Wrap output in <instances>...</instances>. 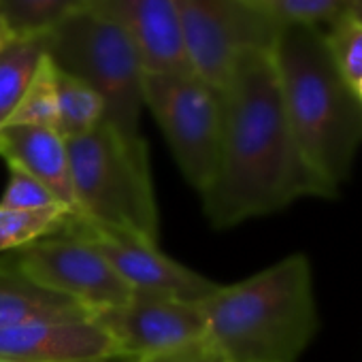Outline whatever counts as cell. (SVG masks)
Here are the masks:
<instances>
[{
	"label": "cell",
	"mask_w": 362,
	"mask_h": 362,
	"mask_svg": "<svg viewBox=\"0 0 362 362\" xmlns=\"http://www.w3.org/2000/svg\"><path fill=\"white\" fill-rule=\"evenodd\" d=\"M66 226L81 233L107 258L132 294L205 303L220 288L218 281L162 254L158 245H147L136 239L96 228L77 216H71Z\"/></svg>",
	"instance_id": "10"
},
{
	"label": "cell",
	"mask_w": 362,
	"mask_h": 362,
	"mask_svg": "<svg viewBox=\"0 0 362 362\" xmlns=\"http://www.w3.org/2000/svg\"><path fill=\"white\" fill-rule=\"evenodd\" d=\"M58 132L69 141L94 130L105 119L100 96L79 77L56 66Z\"/></svg>",
	"instance_id": "16"
},
{
	"label": "cell",
	"mask_w": 362,
	"mask_h": 362,
	"mask_svg": "<svg viewBox=\"0 0 362 362\" xmlns=\"http://www.w3.org/2000/svg\"><path fill=\"white\" fill-rule=\"evenodd\" d=\"M77 218L96 228L158 245L160 218L149 173L147 145L124 141L100 122L66 141Z\"/></svg>",
	"instance_id": "4"
},
{
	"label": "cell",
	"mask_w": 362,
	"mask_h": 362,
	"mask_svg": "<svg viewBox=\"0 0 362 362\" xmlns=\"http://www.w3.org/2000/svg\"><path fill=\"white\" fill-rule=\"evenodd\" d=\"M45 52L58 69L79 77L100 96L107 126L132 145H147L141 134L145 71L119 28L79 11L45 35Z\"/></svg>",
	"instance_id": "5"
},
{
	"label": "cell",
	"mask_w": 362,
	"mask_h": 362,
	"mask_svg": "<svg viewBox=\"0 0 362 362\" xmlns=\"http://www.w3.org/2000/svg\"><path fill=\"white\" fill-rule=\"evenodd\" d=\"M220 98V158L209 188L201 194L214 228L277 214L298 199L337 197L300 153L269 49L239 54Z\"/></svg>",
	"instance_id": "1"
},
{
	"label": "cell",
	"mask_w": 362,
	"mask_h": 362,
	"mask_svg": "<svg viewBox=\"0 0 362 362\" xmlns=\"http://www.w3.org/2000/svg\"><path fill=\"white\" fill-rule=\"evenodd\" d=\"M271 60L300 153L337 192L362 143V105L334 66L317 26H281Z\"/></svg>",
	"instance_id": "2"
},
{
	"label": "cell",
	"mask_w": 362,
	"mask_h": 362,
	"mask_svg": "<svg viewBox=\"0 0 362 362\" xmlns=\"http://www.w3.org/2000/svg\"><path fill=\"white\" fill-rule=\"evenodd\" d=\"M119 362H222L220 356L216 354V349L209 345L207 339L177 347L164 354H156V356H147V358H122Z\"/></svg>",
	"instance_id": "23"
},
{
	"label": "cell",
	"mask_w": 362,
	"mask_h": 362,
	"mask_svg": "<svg viewBox=\"0 0 362 362\" xmlns=\"http://www.w3.org/2000/svg\"><path fill=\"white\" fill-rule=\"evenodd\" d=\"M122 358H109V360H86V362H119Z\"/></svg>",
	"instance_id": "27"
},
{
	"label": "cell",
	"mask_w": 362,
	"mask_h": 362,
	"mask_svg": "<svg viewBox=\"0 0 362 362\" xmlns=\"http://www.w3.org/2000/svg\"><path fill=\"white\" fill-rule=\"evenodd\" d=\"M66 320H92V315L79 303L26 277L11 258L0 260V328Z\"/></svg>",
	"instance_id": "14"
},
{
	"label": "cell",
	"mask_w": 362,
	"mask_h": 362,
	"mask_svg": "<svg viewBox=\"0 0 362 362\" xmlns=\"http://www.w3.org/2000/svg\"><path fill=\"white\" fill-rule=\"evenodd\" d=\"M109 358H122L119 349L92 320L0 328V362H86Z\"/></svg>",
	"instance_id": "12"
},
{
	"label": "cell",
	"mask_w": 362,
	"mask_h": 362,
	"mask_svg": "<svg viewBox=\"0 0 362 362\" xmlns=\"http://www.w3.org/2000/svg\"><path fill=\"white\" fill-rule=\"evenodd\" d=\"M354 92H356V96H358V100H360V105H362V79L354 86Z\"/></svg>",
	"instance_id": "26"
},
{
	"label": "cell",
	"mask_w": 362,
	"mask_h": 362,
	"mask_svg": "<svg viewBox=\"0 0 362 362\" xmlns=\"http://www.w3.org/2000/svg\"><path fill=\"white\" fill-rule=\"evenodd\" d=\"M13 264L39 286L79 303L90 315L124 305L132 292L107 258L77 230H62L18 250Z\"/></svg>",
	"instance_id": "8"
},
{
	"label": "cell",
	"mask_w": 362,
	"mask_h": 362,
	"mask_svg": "<svg viewBox=\"0 0 362 362\" xmlns=\"http://www.w3.org/2000/svg\"><path fill=\"white\" fill-rule=\"evenodd\" d=\"M73 214L66 207H49L37 211L0 207V254L18 252L30 243L64 228Z\"/></svg>",
	"instance_id": "18"
},
{
	"label": "cell",
	"mask_w": 362,
	"mask_h": 362,
	"mask_svg": "<svg viewBox=\"0 0 362 362\" xmlns=\"http://www.w3.org/2000/svg\"><path fill=\"white\" fill-rule=\"evenodd\" d=\"M9 39H13V35L9 33V28H7V24L3 22V18H0V47H3Z\"/></svg>",
	"instance_id": "25"
},
{
	"label": "cell",
	"mask_w": 362,
	"mask_h": 362,
	"mask_svg": "<svg viewBox=\"0 0 362 362\" xmlns=\"http://www.w3.org/2000/svg\"><path fill=\"white\" fill-rule=\"evenodd\" d=\"M343 13L362 24V0H343Z\"/></svg>",
	"instance_id": "24"
},
{
	"label": "cell",
	"mask_w": 362,
	"mask_h": 362,
	"mask_svg": "<svg viewBox=\"0 0 362 362\" xmlns=\"http://www.w3.org/2000/svg\"><path fill=\"white\" fill-rule=\"evenodd\" d=\"M143 98L181 175L203 194L216 175L222 145L220 92L194 73H145Z\"/></svg>",
	"instance_id": "6"
},
{
	"label": "cell",
	"mask_w": 362,
	"mask_h": 362,
	"mask_svg": "<svg viewBox=\"0 0 362 362\" xmlns=\"http://www.w3.org/2000/svg\"><path fill=\"white\" fill-rule=\"evenodd\" d=\"M83 3L86 0H0V18L13 37H43L83 11Z\"/></svg>",
	"instance_id": "17"
},
{
	"label": "cell",
	"mask_w": 362,
	"mask_h": 362,
	"mask_svg": "<svg viewBox=\"0 0 362 362\" xmlns=\"http://www.w3.org/2000/svg\"><path fill=\"white\" fill-rule=\"evenodd\" d=\"M47 56L43 37H13L0 47V126H5Z\"/></svg>",
	"instance_id": "15"
},
{
	"label": "cell",
	"mask_w": 362,
	"mask_h": 362,
	"mask_svg": "<svg viewBox=\"0 0 362 362\" xmlns=\"http://www.w3.org/2000/svg\"><path fill=\"white\" fill-rule=\"evenodd\" d=\"M201 307L205 339L222 362H298L320 328L305 254L220 286Z\"/></svg>",
	"instance_id": "3"
},
{
	"label": "cell",
	"mask_w": 362,
	"mask_h": 362,
	"mask_svg": "<svg viewBox=\"0 0 362 362\" xmlns=\"http://www.w3.org/2000/svg\"><path fill=\"white\" fill-rule=\"evenodd\" d=\"M241 7L279 24H330L343 13V0H235Z\"/></svg>",
	"instance_id": "20"
},
{
	"label": "cell",
	"mask_w": 362,
	"mask_h": 362,
	"mask_svg": "<svg viewBox=\"0 0 362 362\" xmlns=\"http://www.w3.org/2000/svg\"><path fill=\"white\" fill-rule=\"evenodd\" d=\"M192 73L222 92L235 60L247 49H269L279 24L235 0H173Z\"/></svg>",
	"instance_id": "7"
},
{
	"label": "cell",
	"mask_w": 362,
	"mask_h": 362,
	"mask_svg": "<svg viewBox=\"0 0 362 362\" xmlns=\"http://www.w3.org/2000/svg\"><path fill=\"white\" fill-rule=\"evenodd\" d=\"M324 43L334 66L354 88L362 79V24L347 13H341L328 24Z\"/></svg>",
	"instance_id": "21"
},
{
	"label": "cell",
	"mask_w": 362,
	"mask_h": 362,
	"mask_svg": "<svg viewBox=\"0 0 362 362\" xmlns=\"http://www.w3.org/2000/svg\"><path fill=\"white\" fill-rule=\"evenodd\" d=\"M0 207L20 209V211H37V209L64 207V205H60L58 199L33 175H28L20 166L9 164V181H7L3 197H0Z\"/></svg>",
	"instance_id": "22"
},
{
	"label": "cell",
	"mask_w": 362,
	"mask_h": 362,
	"mask_svg": "<svg viewBox=\"0 0 362 362\" xmlns=\"http://www.w3.org/2000/svg\"><path fill=\"white\" fill-rule=\"evenodd\" d=\"M43 126L58 130V92H56V64L49 56L43 58L39 71L28 86L24 98L16 107L13 115L5 126Z\"/></svg>",
	"instance_id": "19"
},
{
	"label": "cell",
	"mask_w": 362,
	"mask_h": 362,
	"mask_svg": "<svg viewBox=\"0 0 362 362\" xmlns=\"http://www.w3.org/2000/svg\"><path fill=\"white\" fill-rule=\"evenodd\" d=\"M83 11L119 28L145 73H192L173 0H86Z\"/></svg>",
	"instance_id": "11"
},
{
	"label": "cell",
	"mask_w": 362,
	"mask_h": 362,
	"mask_svg": "<svg viewBox=\"0 0 362 362\" xmlns=\"http://www.w3.org/2000/svg\"><path fill=\"white\" fill-rule=\"evenodd\" d=\"M0 158L41 181L73 216L79 214L66 139L58 130L24 124L0 126Z\"/></svg>",
	"instance_id": "13"
},
{
	"label": "cell",
	"mask_w": 362,
	"mask_h": 362,
	"mask_svg": "<svg viewBox=\"0 0 362 362\" xmlns=\"http://www.w3.org/2000/svg\"><path fill=\"white\" fill-rule=\"evenodd\" d=\"M122 358H147L205 339L201 303L132 294L124 305L92 315Z\"/></svg>",
	"instance_id": "9"
}]
</instances>
